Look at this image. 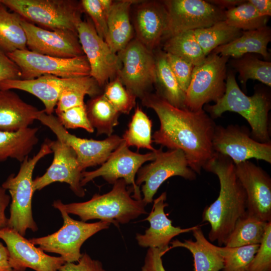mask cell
I'll list each match as a JSON object with an SVG mask.
<instances>
[{
  "instance_id": "1",
  "label": "cell",
  "mask_w": 271,
  "mask_h": 271,
  "mask_svg": "<svg viewBox=\"0 0 271 271\" xmlns=\"http://www.w3.org/2000/svg\"><path fill=\"white\" fill-rule=\"evenodd\" d=\"M142 102L156 112L160 122L152 136L153 142L169 150H181L191 169L200 174L215 154L214 119L203 109L194 111L175 107L156 93L147 94Z\"/></svg>"
},
{
  "instance_id": "2",
  "label": "cell",
  "mask_w": 271,
  "mask_h": 271,
  "mask_svg": "<svg viewBox=\"0 0 271 271\" xmlns=\"http://www.w3.org/2000/svg\"><path fill=\"white\" fill-rule=\"evenodd\" d=\"M203 169L216 175L219 181V195L204 209L202 221L210 224L209 240L221 246L246 211V195L236 175L235 164L227 156L215 153Z\"/></svg>"
},
{
  "instance_id": "3",
  "label": "cell",
  "mask_w": 271,
  "mask_h": 271,
  "mask_svg": "<svg viewBox=\"0 0 271 271\" xmlns=\"http://www.w3.org/2000/svg\"><path fill=\"white\" fill-rule=\"evenodd\" d=\"M125 181L120 179L111 190L102 195L94 194L90 200L83 202L64 204L60 200L54 201L53 206L68 214L78 215L81 221L99 219L115 225L125 224L142 214H147L142 200L133 199Z\"/></svg>"
},
{
  "instance_id": "4",
  "label": "cell",
  "mask_w": 271,
  "mask_h": 271,
  "mask_svg": "<svg viewBox=\"0 0 271 271\" xmlns=\"http://www.w3.org/2000/svg\"><path fill=\"white\" fill-rule=\"evenodd\" d=\"M270 108V98L268 93L256 90L252 95H246L240 89L232 71L227 74L224 95L214 104H206L203 107L213 119L226 111L238 113L250 125L251 137L262 143H271L269 118Z\"/></svg>"
},
{
  "instance_id": "5",
  "label": "cell",
  "mask_w": 271,
  "mask_h": 271,
  "mask_svg": "<svg viewBox=\"0 0 271 271\" xmlns=\"http://www.w3.org/2000/svg\"><path fill=\"white\" fill-rule=\"evenodd\" d=\"M52 153L45 140L39 152L32 158L27 157L21 162L17 175L11 174L2 186L8 190L12 199L8 226L24 236L27 229L38 230L32 215L33 173L36 165L45 156Z\"/></svg>"
},
{
  "instance_id": "6",
  "label": "cell",
  "mask_w": 271,
  "mask_h": 271,
  "mask_svg": "<svg viewBox=\"0 0 271 271\" xmlns=\"http://www.w3.org/2000/svg\"><path fill=\"white\" fill-rule=\"evenodd\" d=\"M27 21L51 31L77 32L84 13L81 2L73 0H1Z\"/></svg>"
},
{
  "instance_id": "7",
  "label": "cell",
  "mask_w": 271,
  "mask_h": 271,
  "mask_svg": "<svg viewBox=\"0 0 271 271\" xmlns=\"http://www.w3.org/2000/svg\"><path fill=\"white\" fill-rule=\"evenodd\" d=\"M229 58L211 52L202 63L194 66L185 93L187 108L194 111L202 110L206 104L215 102L224 95Z\"/></svg>"
},
{
  "instance_id": "8",
  "label": "cell",
  "mask_w": 271,
  "mask_h": 271,
  "mask_svg": "<svg viewBox=\"0 0 271 271\" xmlns=\"http://www.w3.org/2000/svg\"><path fill=\"white\" fill-rule=\"evenodd\" d=\"M59 211L63 224L59 230L29 240L44 251L60 254L65 263L76 262L82 256L80 248L83 243L98 231L109 228L111 223L105 221L86 223L73 219L65 211Z\"/></svg>"
},
{
  "instance_id": "9",
  "label": "cell",
  "mask_w": 271,
  "mask_h": 271,
  "mask_svg": "<svg viewBox=\"0 0 271 271\" xmlns=\"http://www.w3.org/2000/svg\"><path fill=\"white\" fill-rule=\"evenodd\" d=\"M155 158L152 162L141 167L137 173L136 184L143 183L142 200L145 205L152 202L153 197L161 185L169 178L180 176L186 180H194L196 173L189 167L184 153L180 150L163 151L161 147L154 151Z\"/></svg>"
},
{
  "instance_id": "10",
  "label": "cell",
  "mask_w": 271,
  "mask_h": 271,
  "mask_svg": "<svg viewBox=\"0 0 271 271\" xmlns=\"http://www.w3.org/2000/svg\"><path fill=\"white\" fill-rule=\"evenodd\" d=\"M117 54L121 63L117 76L130 92L142 100L156 82L154 53L134 38Z\"/></svg>"
},
{
  "instance_id": "11",
  "label": "cell",
  "mask_w": 271,
  "mask_h": 271,
  "mask_svg": "<svg viewBox=\"0 0 271 271\" xmlns=\"http://www.w3.org/2000/svg\"><path fill=\"white\" fill-rule=\"evenodd\" d=\"M7 55L19 67L20 79H32L45 75L65 78L90 76V67L84 55L62 58L36 53L28 49Z\"/></svg>"
},
{
  "instance_id": "12",
  "label": "cell",
  "mask_w": 271,
  "mask_h": 271,
  "mask_svg": "<svg viewBox=\"0 0 271 271\" xmlns=\"http://www.w3.org/2000/svg\"><path fill=\"white\" fill-rule=\"evenodd\" d=\"M37 120L49 128L58 140L73 149L83 171L88 167L103 164L123 141L122 138L116 134H112L103 140L77 137L68 132L56 116L46 114L44 109L40 111Z\"/></svg>"
},
{
  "instance_id": "13",
  "label": "cell",
  "mask_w": 271,
  "mask_h": 271,
  "mask_svg": "<svg viewBox=\"0 0 271 271\" xmlns=\"http://www.w3.org/2000/svg\"><path fill=\"white\" fill-rule=\"evenodd\" d=\"M155 158L154 151L144 154L131 151L123 140L99 168L82 173L81 185L83 187L98 177H102L111 184L122 179L127 185H131L133 193L131 197L136 200H142L140 187L136 184V175L144 163L153 161Z\"/></svg>"
},
{
  "instance_id": "14",
  "label": "cell",
  "mask_w": 271,
  "mask_h": 271,
  "mask_svg": "<svg viewBox=\"0 0 271 271\" xmlns=\"http://www.w3.org/2000/svg\"><path fill=\"white\" fill-rule=\"evenodd\" d=\"M77 32L90 67V76L100 88L103 87L118 75L121 66L118 55L98 35L89 18L79 23Z\"/></svg>"
},
{
  "instance_id": "15",
  "label": "cell",
  "mask_w": 271,
  "mask_h": 271,
  "mask_svg": "<svg viewBox=\"0 0 271 271\" xmlns=\"http://www.w3.org/2000/svg\"><path fill=\"white\" fill-rule=\"evenodd\" d=\"M212 146L215 153L229 158L235 165L253 158L271 163V143L255 140L246 126L216 125Z\"/></svg>"
},
{
  "instance_id": "16",
  "label": "cell",
  "mask_w": 271,
  "mask_h": 271,
  "mask_svg": "<svg viewBox=\"0 0 271 271\" xmlns=\"http://www.w3.org/2000/svg\"><path fill=\"white\" fill-rule=\"evenodd\" d=\"M168 14L167 38L180 33L209 27L225 20V11L203 0L163 1Z\"/></svg>"
},
{
  "instance_id": "17",
  "label": "cell",
  "mask_w": 271,
  "mask_h": 271,
  "mask_svg": "<svg viewBox=\"0 0 271 271\" xmlns=\"http://www.w3.org/2000/svg\"><path fill=\"white\" fill-rule=\"evenodd\" d=\"M53 153V161L41 176L33 181L34 192L41 190L53 183L64 182L77 196L84 197L85 190L81 185L82 173L76 155L73 149L64 142L57 139H46Z\"/></svg>"
},
{
  "instance_id": "18",
  "label": "cell",
  "mask_w": 271,
  "mask_h": 271,
  "mask_svg": "<svg viewBox=\"0 0 271 271\" xmlns=\"http://www.w3.org/2000/svg\"><path fill=\"white\" fill-rule=\"evenodd\" d=\"M0 239L7 245L11 267L17 271H25L27 268L35 271H59L65 263L61 256L47 254L9 227L0 229Z\"/></svg>"
},
{
  "instance_id": "19",
  "label": "cell",
  "mask_w": 271,
  "mask_h": 271,
  "mask_svg": "<svg viewBox=\"0 0 271 271\" xmlns=\"http://www.w3.org/2000/svg\"><path fill=\"white\" fill-rule=\"evenodd\" d=\"M21 24L27 36V47L30 51L62 58L84 55L77 33L66 30H48L23 18Z\"/></svg>"
},
{
  "instance_id": "20",
  "label": "cell",
  "mask_w": 271,
  "mask_h": 271,
  "mask_svg": "<svg viewBox=\"0 0 271 271\" xmlns=\"http://www.w3.org/2000/svg\"><path fill=\"white\" fill-rule=\"evenodd\" d=\"M236 175L247 199L246 212L271 221V178L262 168L246 161L235 165Z\"/></svg>"
},
{
  "instance_id": "21",
  "label": "cell",
  "mask_w": 271,
  "mask_h": 271,
  "mask_svg": "<svg viewBox=\"0 0 271 271\" xmlns=\"http://www.w3.org/2000/svg\"><path fill=\"white\" fill-rule=\"evenodd\" d=\"M132 8L135 38L153 51L165 41L168 14L163 1H137Z\"/></svg>"
},
{
  "instance_id": "22",
  "label": "cell",
  "mask_w": 271,
  "mask_h": 271,
  "mask_svg": "<svg viewBox=\"0 0 271 271\" xmlns=\"http://www.w3.org/2000/svg\"><path fill=\"white\" fill-rule=\"evenodd\" d=\"M166 199L167 193L165 192L154 200L152 210L145 219L150 222V226L144 234L138 233L136 237L141 246L157 248L163 255L169 250V244L173 238L180 234L192 231L199 226L186 228L174 226L172 220L165 213V208L168 205L165 202Z\"/></svg>"
},
{
  "instance_id": "23",
  "label": "cell",
  "mask_w": 271,
  "mask_h": 271,
  "mask_svg": "<svg viewBox=\"0 0 271 271\" xmlns=\"http://www.w3.org/2000/svg\"><path fill=\"white\" fill-rule=\"evenodd\" d=\"M76 78L45 75L28 80H6L0 82V90L18 89L31 93L43 103L46 114H52L60 94L72 84Z\"/></svg>"
},
{
  "instance_id": "24",
  "label": "cell",
  "mask_w": 271,
  "mask_h": 271,
  "mask_svg": "<svg viewBox=\"0 0 271 271\" xmlns=\"http://www.w3.org/2000/svg\"><path fill=\"white\" fill-rule=\"evenodd\" d=\"M40 111L12 90H0V130L15 131L29 127Z\"/></svg>"
},
{
  "instance_id": "25",
  "label": "cell",
  "mask_w": 271,
  "mask_h": 271,
  "mask_svg": "<svg viewBox=\"0 0 271 271\" xmlns=\"http://www.w3.org/2000/svg\"><path fill=\"white\" fill-rule=\"evenodd\" d=\"M136 0L113 1L107 18V33L105 41L112 51L118 53L134 38L131 10Z\"/></svg>"
},
{
  "instance_id": "26",
  "label": "cell",
  "mask_w": 271,
  "mask_h": 271,
  "mask_svg": "<svg viewBox=\"0 0 271 271\" xmlns=\"http://www.w3.org/2000/svg\"><path fill=\"white\" fill-rule=\"evenodd\" d=\"M271 41V30L267 26L252 31H242L241 35L232 42L215 49L212 52L234 59L247 54H258L267 61V45Z\"/></svg>"
},
{
  "instance_id": "27",
  "label": "cell",
  "mask_w": 271,
  "mask_h": 271,
  "mask_svg": "<svg viewBox=\"0 0 271 271\" xmlns=\"http://www.w3.org/2000/svg\"><path fill=\"white\" fill-rule=\"evenodd\" d=\"M199 225L192 232L195 240L191 239L171 241L169 250L175 247H184L189 250L194 258V271H219L223 269L221 256L212 247V243L204 236Z\"/></svg>"
},
{
  "instance_id": "28",
  "label": "cell",
  "mask_w": 271,
  "mask_h": 271,
  "mask_svg": "<svg viewBox=\"0 0 271 271\" xmlns=\"http://www.w3.org/2000/svg\"><path fill=\"white\" fill-rule=\"evenodd\" d=\"M38 130L29 127L15 131L0 130V162L11 158L22 162L38 142Z\"/></svg>"
},
{
  "instance_id": "29",
  "label": "cell",
  "mask_w": 271,
  "mask_h": 271,
  "mask_svg": "<svg viewBox=\"0 0 271 271\" xmlns=\"http://www.w3.org/2000/svg\"><path fill=\"white\" fill-rule=\"evenodd\" d=\"M8 9L0 0V50L6 54L27 49V36L21 24L22 18Z\"/></svg>"
},
{
  "instance_id": "30",
  "label": "cell",
  "mask_w": 271,
  "mask_h": 271,
  "mask_svg": "<svg viewBox=\"0 0 271 271\" xmlns=\"http://www.w3.org/2000/svg\"><path fill=\"white\" fill-rule=\"evenodd\" d=\"M157 92L171 105L180 108L185 106V93L180 88L163 51L155 54Z\"/></svg>"
},
{
  "instance_id": "31",
  "label": "cell",
  "mask_w": 271,
  "mask_h": 271,
  "mask_svg": "<svg viewBox=\"0 0 271 271\" xmlns=\"http://www.w3.org/2000/svg\"><path fill=\"white\" fill-rule=\"evenodd\" d=\"M86 105L90 123L96 129L97 136L112 135L113 128L119 124L120 114L102 94L92 97Z\"/></svg>"
},
{
  "instance_id": "32",
  "label": "cell",
  "mask_w": 271,
  "mask_h": 271,
  "mask_svg": "<svg viewBox=\"0 0 271 271\" xmlns=\"http://www.w3.org/2000/svg\"><path fill=\"white\" fill-rule=\"evenodd\" d=\"M267 222L247 213L240 218L225 245L228 247L259 244L262 241Z\"/></svg>"
},
{
  "instance_id": "33",
  "label": "cell",
  "mask_w": 271,
  "mask_h": 271,
  "mask_svg": "<svg viewBox=\"0 0 271 271\" xmlns=\"http://www.w3.org/2000/svg\"><path fill=\"white\" fill-rule=\"evenodd\" d=\"M163 51L185 59L194 66L202 63L206 57L193 30L183 32L167 38L163 45Z\"/></svg>"
},
{
  "instance_id": "34",
  "label": "cell",
  "mask_w": 271,
  "mask_h": 271,
  "mask_svg": "<svg viewBox=\"0 0 271 271\" xmlns=\"http://www.w3.org/2000/svg\"><path fill=\"white\" fill-rule=\"evenodd\" d=\"M194 31L195 37L206 56L216 48L240 37L242 31L228 25L225 20Z\"/></svg>"
},
{
  "instance_id": "35",
  "label": "cell",
  "mask_w": 271,
  "mask_h": 271,
  "mask_svg": "<svg viewBox=\"0 0 271 271\" xmlns=\"http://www.w3.org/2000/svg\"><path fill=\"white\" fill-rule=\"evenodd\" d=\"M101 94L100 88L90 76L77 77L75 82L60 94L55 109L56 113L84 104L85 96Z\"/></svg>"
},
{
  "instance_id": "36",
  "label": "cell",
  "mask_w": 271,
  "mask_h": 271,
  "mask_svg": "<svg viewBox=\"0 0 271 271\" xmlns=\"http://www.w3.org/2000/svg\"><path fill=\"white\" fill-rule=\"evenodd\" d=\"M152 120L137 106L122 138L128 147L134 146L153 152L156 149L152 146Z\"/></svg>"
},
{
  "instance_id": "37",
  "label": "cell",
  "mask_w": 271,
  "mask_h": 271,
  "mask_svg": "<svg viewBox=\"0 0 271 271\" xmlns=\"http://www.w3.org/2000/svg\"><path fill=\"white\" fill-rule=\"evenodd\" d=\"M251 54H245L231 62L239 73V80L245 87L248 79L257 80L270 87L271 62L260 60Z\"/></svg>"
},
{
  "instance_id": "38",
  "label": "cell",
  "mask_w": 271,
  "mask_h": 271,
  "mask_svg": "<svg viewBox=\"0 0 271 271\" xmlns=\"http://www.w3.org/2000/svg\"><path fill=\"white\" fill-rule=\"evenodd\" d=\"M225 14L226 22L242 31L255 30L266 27L269 19L268 17L260 15L248 1L225 10Z\"/></svg>"
},
{
  "instance_id": "39",
  "label": "cell",
  "mask_w": 271,
  "mask_h": 271,
  "mask_svg": "<svg viewBox=\"0 0 271 271\" xmlns=\"http://www.w3.org/2000/svg\"><path fill=\"white\" fill-rule=\"evenodd\" d=\"M259 244L235 247L216 246L212 247L222 257L223 271H247Z\"/></svg>"
},
{
  "instance_id": "40",
  "label": "cell",
  "mask_w": 271,
  "mask_h": 271,
  "mask_svg": "<svg viewBox=\"0 0 271 271\" xmlns=\"http://www.w3.org/2000/svg\"><path fill=\"white\" fill-rule=\"evenodd\" d=\"M103 94L120 114H128L136 104L137 97L125 87L117 76L104 87Z\"/></svg>"
},
{
  "instance_id": "41",
  "label": "cell",
  "mask_w": 271,
  "mask_h": 271,
  "mask_svg": "<svg viewBox=\"0 0 271 271\" xmlns=\"http://www.w3.org/2000/svg\"><path fill=\"white\" fill-rule=\"evenodd\" d=\"M61 124L66 129L81 128L92 133L94 129L89 120L85 104L75 106L56 113Z\"/></svg>"
},
{
  "instance_id": "42",
  "label": "cell",
  "mask_w": 271,
  "mask_h": 271,
  "mask_svg": "<svg viewBox=\"0 0 271 271\" xmlns=\"http://www.w3.org/2000/svg\"><path fill=\"white\" fill-rule=\"evenodd\" d=\"M247 271H271V221L267 222L262 241Z\"/></svg>"
},
{
  "instance_id": "43",
  "label": "cell",
  "mask_w": 271,
  "mask_h": 271,
  "mask_svg": "<svg viewBox=\"0 0 271 271\" xmlns=\"http://www.w3.org/2000/svg\"><path fill=\"white\" fill-rule=\"evenodd\" d=\"M80 2L84 13L89 16L97 33L105 40L109 12L103 8L99 0H82Z\"/></svg>"
},
{
  "instance_id": "44",
  "label": "cell",
  "mask_w": 271,
  "mask_h": 271,
  "mask_svg": "<svg viewBox=\"0 0 271 271\" xmlns=\"http://www.w3.org/2000/svg\"><path fill=\"white\" fill-rule=\"evenodd\" d=\"M165 53L170 67L180 88L186 93L191 81L194 66L191 63L178 56Z\"/></svg>"
},
{
  "instance_id": "45",
  "label": "cell",
  "mask_w": 271,
  "mask_h": 271,
  "mask_svg": "<svg viewBox=\"0 0 271 271\" xmlns=\"http://www.w3.org/2000/svg\"><path fill=\"white\" fill-rule=\"evenodd\" d=\"M77 262L65 263L59 271H106L100 261L92 259L86 253L82 254Z\"/></svg>"
},
{
  "instance_id": "46",
  "label": "cell",
  "mask_w": 271,
  "mask_h": 271,
  "mask_svg": "<svg viewBox=\"0 0 271 271\" xmlns=\"http://www.w3.org/2000/svg\"><path fill=\"white\" fill-rule=\"evenodd\" d=\"M19 67L9 56L0 50V82L9 79H21Z\"/></svg>"
},
{
  "instance_id": "47",
  "label": "cell",
  "mask_w": 271,
  "mask_h": 271,
  "mask_svg": "<svg viewBox=\"0 0 271 271\" xmlns=\"http://www.w3.org/2000/svg\"><path fill=\"white\" fill-rule=\"evenodd\" d=\"M163 255L162 252L159 249L149 248L141 271H166L163 264Z\"/></svg>"
},
{
  "instance_id": "48",
  "label": "cell",
  "mask_w": 271,
  "mask_h": 271,
  "mask_svg": "<svg viewBox=\"0 0 271 271\" xmlns=\"http://www.w3.org/2000/svg\"><path fill=\"white\" fill-rule=\"evenodd\" d=\"M6 191L0 186V229L8 226L9 218L5 215V210L10 203L11 197Z\"/></svg>"
},
{
  "instance_id": "49",
  "label": "cell",
  "mask_w": 271,
  "mask_h": 271,
  "mask_svg": "<svg viewBox=\"0 0 271 271\" xmlns=\"http://www.w3.org/2000/svg\"><path fill=\"white\" fill-rule=\"evenodd\" d=\"M258 13L263 16L269 17L271 15L270 0H248Z\"/></svg>"
},
{
  "instance_id": "50",
  "label": "cell",
  "mask_w": 271,
  "mask_h": 271,
  "mask_svg": "<svg viewBox=\"0 0 271 271\" xmlns=\"http://www.w3.org/2000/svg\"><path fill=\"white\" fill-rule=\"evenodd\" d=\"M9 262V253L7 247L0 242V271H12Z\"/></svg>"
},
{
  "instance_id": "51",
  "label": "cell",
  "mask_w": 271,
  "mask_h": 271,
  "mask_svg": "<svg viewBox=\"0 0 271 271\" xmlns=\"http://www.w3.org/2000/svg\"><path fill=\"white\" fill-rule=\"evenodd\" d=\"M208 1L224 10H225L226 9L229 10L234 8L245 2V1L242 0H212Z\"/></svg>"
},
{
  "instance_id": "52",
  "label": "cell",
  "mask_w": 271,
  "mask_h": 271,
  "mask_svg": "<svg viewBox=\"0 0 271 271\" xmlns=\"http://www.w3.org/2000/svg\"><path fill=\"white\" fill-rule=\"evenodd\" d=\"M12 271H17V270L13 269Z\"/></svg>"
}]
</instances>
